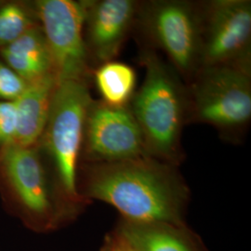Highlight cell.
<instances>
[{
	"label": "cell",
	"instance_id": "7c38bea8",
	"mask_svg": "<svg viewBox=\"0 0 251 251\" xmlns=\"http://www.w3.org/2000/svg\"><path fill=\"white\" fill-rule=\"evenodd\" d=\"M58 84L52 73L27 83L26 88L15 100L18 114V128L15 144L33 147L44 133L54 92Z\"/></svg>",
	"mask_w": 251,
	"mask_h": 251
},
{
	"label": "cell",
	"instance_id": "3957f363",
	"mask_svg": "<svg viewBox=\"0 0 251 251\" xmlns=\"http://www.w3.org/2000/svg\"><path fill=\"white\" fill-rule=\"evenodd\" d=\"M86 81H58L41 139L53 162L58 192L66 213L89 204L78 190V163L87 113L92 101Z\"/></svg>",
	"mask_w": 251,
	"mask_h": 251
},
{
	"label": "cell",
	"instance_id": "7a4b0ae2",
	"mask_svg": "<svg viewBox=\"0 0 251 251\" xmlns=\"http://www.w3.org/2000/svg\"><path fill=\"white\" fill-rule=\"evenodd\" d=\"M144 79L130 100V109L147 154L179 168L185 158L182 132L188 124V93L179 74L157 51L139 44Z\"/></svg>",
	"mask_w": 251,
	"mask_h": 251
},
{
	"label": "cell",
	"instance_id": "8992f818",
	"mask_svg": "<svg viewBox=\"0 0 251 251\" xmlns=\"http://www.w3.org/2000/svg\"><path fill=\"white\" fill-rule=\"evenodd\" d=\"M205 66L251 72V0L201 1L200 68Z\"/></svg>",
	"mask_w": 251,
	"mask_h": 251
},
{
	"label": "cell",
	"instance_id": "5b68a950",
	"mask_svg": "<svg viewBox=\"0 0 251 251\" xmlns=\"http://www.w3.org/2000/svg\"><path fill=\"white\" fill-rule=\"evenodd\" d=\"M136 31L139 44L164 54L187 85L200 68L201 1H140Z\"/></svg>",
	"mask_w": 251,
	"mask_h": 251
},
{
	"label": "cell",
	"instance_id": "30bf717a",
	"mask_svg": "<svg viewBox=\"0 0 251 251\" xmlns=\"http://www.w3.org/2000/svg\"><path fill=\"white\" fill-rule=\"evenodd\" d=\"M139 7L140 0L85 1L84 37L90 62L98 66L117 59L134 32Z\"/></svg>",
	"mask_w": 251,
	"mask_h": 251
},
{
	"label": "cell",
	"instance_id": "4fadbf2b",
	"mask_svg": "<svg viewBox=\"0 0 251 251\" xmlns=\"http://www.w3.org/2000/svg\"><path fill=\"white\" fill-rule=\"evenodd\" d=\"M1 55L9 68L27 83L54 73L51 55L43 31L36 25L17 40L2 48Z\"/></svg>",
	"mask_w": 251,
	"mask_h": 251
},
{
	"label": "cell",
	"instance_id": "ba28073f",
	"mask_svg": "<svg viewBox=\"0 0 251 251\" xmlns=\"http://www.w3.org/2000/svg\"><path fill=\"white\" fill-rule=\"evenodd\" d=\"M82 152L86 163L91 164L148 155L141 129L128 105L111 106L100 100H92L90 102Z\"/></svg>",
	"mask_w": 251,
	"mask_h": 251
},
{
	"label": "cell",
	"instance_id": "52a82bcc",
	"mask_svg": "<svg viewBox=\"0 0 251 251\" xmlns=\"http://www.w3.org/2000/svg\"><path fill=\"white\" fill-rule=\"evenodd\" d=\"M35 6L58 81L88 82L93 70L84 37L85 1L39 0Z\"/></svg>",
	"mask_w": 251,
	"mask_h": 251
},
{
	"label": "cell",
	"instance_id": "277c9868",
	"mask_svg": "<svg viewBox=\"0 0 251 251\" xmlns=\"http://www.w3.org/2000/svg\"><path fill=\"white\" fill-rule=\"evenodd\" d=\"M186 87L188 124L212 126L225 142L240 144L251 122V72L205 66Z\"/></svg>",
	"mask_w": 251,
	"mask_h": 251
},
{
	"label": "cell",
	"instance_id": "2e32d148",
	"mask_svg": "<svg viewBox=\"0 0 251 251\" xmlns=\"http://www.w3.org/2000/svg\"><path fill=\"white\" fill-rule=\"evenodd\" d=\"M18 114L15 100H0V144L6 147L15 144Z\"/></svg>",
	"mask_w": 251,
	"mask_h": 251
},
{
	"label": "cell",
	"instance_id": "8fae6325",
	"mask_svg": "<svg viewBox=\"0 0 251 251\" xmlns=\"http://www.w3.org/2000/svg\"><path fill=\"white\" fill-rule=\"evenodd\" d=\"M130 251H205L187 225L120 219L113 231Z\"/></svg>",
	"mask_w": 251,
	"mask_h": 251
},
{
	"label": "cell",
	"instance_id": "9a60e30c",
	"mask_svg": "<svg viewBox=\"0 0 251 251\" xmlns=\"http://www.w3.org/2000/svg\"><path fill=\"white\" fill-rule=\"evenodd\" d=\"M36 24L26 9L15 3L0 8V48L11 44Z\"/></svg>",
	"mask_w": 251,
	"mask_h": 251
},
{
	"label": "cell",
	"instance_id": "ac0fdd59",
	"mask_svg": "<svg viewBox=\"0 0 251 251\" xmlns=\"http://www.w3.org/2000/svg\"><path fill=\"white\" fill-rule=\"evenodd\" d=\"M100 251H130L124 242L117 236L116 233L112 232L105 237L104 243Z\"/></svg>",
	"mask_w": 251,
	"mask_h": 251
},
{
	"label": "cell",
	"instance_id": "6da1fadb",
	"mask_svg": "<svg viewBox=\"0 0 251 251\" xmlns=\"http://www.w3.org/2000/svg\"><path fill=\"white\" fill-rule=\"evenodd\" d=\"M81 197L115 207L133 223L185 225L190 188L179 168L152 156L113 163H86Z\"/></svg>",
	"mask_w": 251,
	"mask_h": 251
},
{
	"label": "cell",
	"instance_id": "5bb4252c",
	"mask_svg": "<svg viewBox=\"0 0 251 251\" xmlns=\"http://www.w3.org/2000/svg\"><path fill=\"white\" fill-rule=\"evenodd\" d=\"M92 75L100 100L116 107L129 104L137 86V75L132 66L115 60L98 65Z\"/></svg>",
	"mask_w": 251,
	"mask_h": 251
},
{
	"label": "cell",
	"instance_id": "e0dca14e",
	"mask_svg": "<svg viewBox=\"0 0 251 251\" xmlns=\"http://www.w3.org/2000/svg\"><path fill=\"white\" fill-rule=\"evenodd\" d=\"M27 82L5 63L0 62V100H15L26 88Z\"/></svg>",
	"mask_w": 251,
	"mask_h": 251
},
{
	"label": "cell",
	"instance_id": "9c48e42d",
	"mask_svg": "<svg viewBox=\"0 0 251 251\" xmlns=\"http://www.w3.org/2000/svg\"><path fill=\"white\" fill-rule=\"evenodd\" d=\"M0 164L9 185L37 228H54L62 214L50 190L37 150L34 147L10 144L3 147Z\"/></svg>",
	"mask_w": 251,
	"mask_h": 251
}]
</instances>
